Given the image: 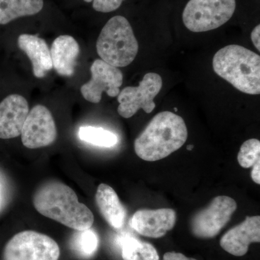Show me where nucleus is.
I'll list each match as a JSON object with an SVG mask.
<instances>
[{"mask_svg": "<svg viewBox=\"0 0 260 260\" xmlns=\"http://www.w3.org/2000/svg\"><path fill=\"white\" fill-rule=\"evenodd\" d=\"M237 208V203L230 197H216L206 208L193 216L190 224L191 232L200 239L216 237L229 223Z\"/></svg>", "mask_w": 260, "mask_h": 260, "instance_id": "8", "label": "nucleus"}, {"mask_svg": "<svg viewBox=\"0 0 260 260\" xmlns=\"http://www.w3.org/2000/svg\"><path fill=\"white\" fill-rule=\"evenodd\" d=\"M251 177L256 184H260V162H257L253 167Z\"/></svg>", "mask_w": 260, "mask_h": 260, "instance_id": "26", "label": "nucleus"}, {"mask_svg": "<svg viewBox=\"0 0 260 260\" xmlns=\"http://www.w3.org/2000/svg\"><path fill=\"white\" fill-rule=\"evenodd\" d=\"M259 34L260 25H258L254 28V30H252L251 34V42H252L254 45L255 46L258 51H260Z\"/></svg>", "mask_w": 260, "mask_h": 260, "instance_id": "25", "label": "nucleus"}, {"mask_svg": "<svg viewBox=\"0 0 260 260\" xmlns=\"http://www.w3.org/2000/svg\"><path fill=\"white\" fill-rule=\"evenodd\" d=\"M235 9L236 0H189L182 20L190 31H209L227 23Z\"/></svg>", "mask_w": 260, "mask_h": 260, "instance_id": "5", "label": "nucleus"}, {"mask_svg": "<svg viewBox=\"0 0 260 260\" xmlns=\"http://www.w3.org/2000/svg\"><path fill=\"white\" fill-rule=\"evenodd\" d=\"M121 255L124 260H140L139 251L142 242L136 238L125 237L121 240Z\"/></svg>", "mask_w": 260, "mask_h": 260, "instance_id": "21", "label": "nucleus"}, {"mask_svg": "<svg viewBox=\"0 0 260 260\" xmlns=\"http://www.w3.org/2000/svg\"><path fill=\"white\" fill-rule=\"evenodd\" d=\"M60 249L49 236L34 231L15 234L7 243L3 260H59Z\"/></svg>", "mask_w": 260, "mask_h": 260, "instance_id": "6", "label": "nucleus"}, {"mask_svg": "<svg viewBox=\"0 0 260 260\" xmlns=\"http://www.w3.org/2000/svg\"><path fill=\"white\" fill-rule=\"evenodd\" d=\"M34 208L44 216L75 231H84L93 225V214L86 205L78 201L76 193L60 181L42 184L32 199Z\"/></svg>", "mask_w": 260, "mask_h": 260, "instance_id": "1", "label": "nucleus"}, {"mask_svg": "<svg viewBox=\"0 0 260 260\" xmlns=\"http://www.w3.org/2000/svg\"><path fill=\"white\" fill-rule=\"evenodd\" d=\"M22 143L29 149L49 146L57 138L54 117L49 109L37 105L29 111L21 132Z\"/></svg>", "mask_w": 260, "mask_h": 260, "instance_id": "10", "label": "nucleus"}, {"mask_svg": "<svg viewBox=\"0 0 260 260\" xmlns=\"http://www.w3.org/2000/svg\"><path fill=\"white\" fill-rule=\"evenodd\" d=\"M260 242V217H246L242 223L232 228L220 239L222 249L234 256L245 255L251 243Z\"/></svg>", "mask_w": 260, "mask_h": 260, "instance_id": "13", "label": "nucleus"}, {"mask_svg": "<svg viewBox=\"0 0 260 260\" xmlns=\"http://www.w3.org/2000/svg\"><path fill=\"white\" fill-rule=\"evenodd\" d=\"M84 1H85V3H91L93 0H84Z\"/></svg>", "mask_w": 260, "mask_h": 260, "instance_id": "28", "label": "nucleus"}, {"mask_svg": "<svg viewBox=\"0 0 260 260\" xmlns=\"http://www.w3.org/2000/svg\"><path fill=\"white\" fill-rule=\"evenodd\" d=\"M95 199L99 211L109 225L121 229L125 221L126 212L114 189L108 184H101L98 186Z\"/></svg>", "mask_w": 260, "mask_h": 260, "instance_id": "16", "label": "nucleus"}, {"mask_svg": "<svg viewBox=\"0 0 260 260\" xmlns=\"http://www.w3.org/2000/svg\"><path fill=\"white\" fill-rule=\"evenodd\" d=\"M140 260H160L158 251L150 243L142 242L139 251Z\"/></svg>", "mask_w": 260, "mask_h": 260, "instance_id": "23", "label": "nucleus"}, {"mask_svg": "<svg viewBox=\"0 0 260 260\" xmlns=\"http://www.w3.org/2000/svg\"><path fill=\"white\" fill-rule=\"evenodd\" d=\"M213 68L218 76L242 93H260V56L239 45L222 48L213 56Z\"/></svg>", "mask_w": 260, "mask_h": 260, "instance_id": "3", "label": "nucleus"}, {"mask_svg": "<svg viewBox=\"0 0 260 260\" xmlns=\"http://www.w3.org/2000/svg\"><path fill=\"white\" fill-rule=\"evenodd\" d=\"M139 46L127 19L113 17L106 23L96 42L101 59L108 64L124 68L131 64L138 54Z\"/></svg>", "mask_w": 260, "mask_h": 260, "instance_id": "4", "label": "nucleus"}, {"mask_svg": "<svg viewBox=\"0 0 260 260\" xmlns=\"http://www.w3.org/2000/svg\"><path fill=\"white\" fill-rule=\"evenodd\" d=\"M78 136L85 143L104 148H112L118 143L117 136L114 133L102 127L81 126L78 131Z\"/></svg>", "mask_w": 260, "mask_h": 260, "instance_id": "18", "label": "nucleus"}, {"mask_svg": "<svg viewBox=\"0 0 260 260\" xmlns=\"http://www.w3.org/2000/svg\"><path fill=\"white\" fill-rule=\"evenodd\" d=\"M73 238V247L83 257L93 256L97 250L99 239L91 229L78 231Z\"/></svg>", "mask_w": 260, "mask_h": 260, "instance_id": "19", "label": "nucleus"}, {"mask_svg": "<svg viewBox=\"0 0 260 260\" xmlns=\"http://www.w3.org/2000/svg\"><path fill=\"white\" fill-rule=\"evenodd\" d=\"M162 80L157 73H147L136 87L128 86L123 89L117 95L119 103L117 112L119 115L129 119L140 109L150 114L154 110V99L161 90Z\"/></svg>", "mask_w": 260, "mask_h": 260, "instance_id": "7", "label": "nucleus"}, {"mask_svg": "<svg viewBox=\"0 0 260 260\" xmlns=\"http://www.w3.org/2000/svg\"><path fill=\"white\" fill-rule=\"evenodd\" d=\"M90 73L91 78L80 88L85 100L99 104L104 92L109 96L117 97L123 83V74L119 68L108 64L102 59H95L90 67Z\"/></svg>", "mask_w": 260, "mask_h": 260, "instance_id": "9", "label": "nucleus"}, {"mask_svg": "<svg viewBox=\"0 0 260 260\" xmlns=\"http://www.w3.org/2000/svg\"><path fill=\"white\" fill-rule=\"evenodd\" d=\"M164 260H198L194 259V258L187 257L184 254L181 253L174 252H167L164 255Z\"/></svg>", "mask_w": 260, "mask_h": 260, "instance_id": "24", "label": "nucleus"}, {"mask_svg": "<svg viewBox=\"0 0 260 260\" xmlns=\"http://www.w3.org/2000/svg\"><path fill=\"white\" fill-rule=\"evenodd\" d=\"M176 221L177 213L170 208L140 210L132 217L130 225L140 235L158 239L172 230Z\"/></svg>", "mask_w": 260, "mask_h": 260, "instance_id": "11", "label": "nucleus"}, {"mask_svg": "<svg viewBox=\"0 0 260 260\" xmlns=\"http://www.w3.org/2000/svg\"><path fill=\"white\" fill-rule=\"evenodd\" d=\"M53 68L61 76L70 77L75 73L80 47L74 38L61 35L56 38L51 48Z\"/></svg>", "mask_w": 260, "mask_h": 260, "instance_id": "15", "label": "nucleus"}, {"mask_svg": "<svg viewBox=\"0 0 260 260\" xmlns=\"http://www.w3.org/2000/svg\"><path fill=\"white\" fill-rule=\"evenodd\" d=\"M238 162L244 169L254 167L260 162V142L257 139H249L244 142L238 154Z\"/></svg>", "mask_w": 260, "mask_h": 260, "instance_id": "20", "label": "nucleus"}, {"mask_svg": "<svg viewBox=\"0 0 260 260\" xmlns=\"http://www.w3.org/2000/svg\"><path fill=\"white\" fill-rule=\"evenodd\" d=\"M43 0H0V25H6L21 17L42 11Z\"/></svg>", "mask_w": 260, "mask_h": 260, "instance_id": "17", "label": "nucleus"}, {"mask_svg": "<svg viewBox=\"0 0 260 260\" xmlns=\"http://www.w3.org/2000/svg\"><path fill=\"white\" fill-rule=\"evenodd\" d=\"M29 106L26 99L12 94L0 103V138L12 139L21 135Z\"/></svg>", "mask_w": 260, "mask_h": 260, "instance_id": "12", "label": "nucleus"}, {"mask_svg": "<svg viewBox=\"0 0 260 260\" xmlns=\"http://www.w3.org/2000/svg\"><path fill=\"white\" fill-rule=\"evenodd\" d=\"M18 47L32 63V73L37 78H43L53 69L50 49L44 39L30 34H21L18 39Z\"/></svg>", "mask_w": 260, "mask_h": 260, "instance_id": "14", "label": "nucleus"}, {"mask_svg": "<svg viewBox=\"0 0 260 260\" xmlns=\"http://www.w3.org/2000/svg\"><path fill=\"white\" fill-rule=\"evenodd\" d=\"M124 0H93V8L97 12L107 13L115 11Z\"/></svg>", "mask_w": 260, "mask_h": 260, "instance_id": "22", "label": "nucleus"}, {"mask_svg": "<svg viewBox=\"0 0 260 260\" xmlns=\"http://www.w3.org/2000/svg\"><path fill=\"white\" fill-rule=\"evenodd\" d=\"M187 137V128L181 116L171 112H160L135 139V153L146 161H157L181 148Z\"/></svg>", "mask_w": 260, "mask_h": 260, "instance_id": "2", "label": "nucleus"}, {"mask_svg": "<svg viewBox=\"0 0 260 260\" xmlns=\"http://www.w3.org/2000/svg\"><path fill=\"white\" fill-rule=\"evenodd\" d=\"M186 148H187L188 150H192L193 148H194V145H188V146L186 147Z\"/></svg>", "mask_w": 260, "mask_h": 260, "instance_id": "27", "label": "nucleus"}]
</instances>
